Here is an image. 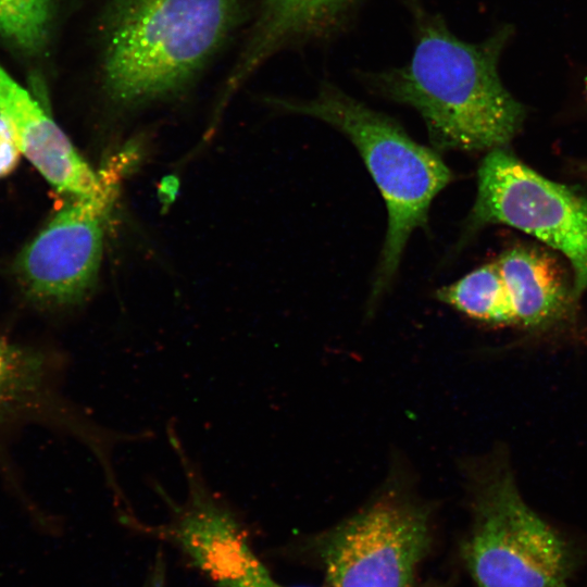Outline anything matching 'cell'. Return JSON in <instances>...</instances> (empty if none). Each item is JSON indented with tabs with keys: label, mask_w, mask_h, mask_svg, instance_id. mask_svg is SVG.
Returning <instances> with one entry per match:
<instances>
[{
	"label": "cell",
	"mask_w": 587,
	"mask_h": 587,
	"mask_svg": "<svg viewBox=\"0 0 587 587\" xmlns=\"http://www.w3.org/2000/svg\"><path fill=\"white\" fill-rule=\"evenodd\" d=\"M0 117L21 154L58 191L72 198H92L116 179L112 168L97 175L39 102L1 65Z\"/></svg>",
	"instance_id": "9c48e42d"
},
{
	"label": "cell",
	"mask_w": 587,
	"mask_h": 587,
	"mask_svg": "<svg viewBox=\"0 0 587 587\" xmlns=\"http://www.w3.org/2000/svg\"><path fill=\"white\" fill-rule=\"evenodd\" d=\"M54 369L46 353L0 336V424L28 407L40 409L89 451L103 449L110 441L111 428L60 397L54 389Z\"/></svg>",
	"instance_id": "30bf717a"
},
{
	"label": "cell",
	"mask_w": 587,
	"mask_h": 587,
	"mask_svg": "<svg viewBox=\"0 0 587 587\" xmlns=\"http://www.w3.org/2000/svg\"><path fill=\"white\" fill-rule=\"evenodd\" d=\"M238 0H113L103 80L136 104L173 93L204 65L234 25Z\"/></svg>",
	"instance_id": "7a4b0ae2"
},
{
	"label": "cell",
	"mask_w": 587,
	"mask_h": 587,
	"mask_svg": "<svg viewBox=\"0 0 587 587\" xmlns=\"http://www.w3.org/2000/svg\"><path fill=\"white\" fill-rule=\"evenodd\" d=\"M178 462L186 483L185 499L177 502L158 487L157 494L170 509V521L143 529L175 542L217 587H287L255 555L239 517L211 488L190 453H182Z\"/></svg>",
	"instance_id": "52a82bcc"
},
{
	"label": "cell",
	"mask_w": 587,
	"mask_h": 587,
	"mask_svg": "<svg viewBox=\"0 0 587 587\" xmlns=\"http://www.w3.org/2000/svg\"><path fill=\"white\" fill-rule=\"evenodd\" d=\"M436 296L440 301L473 319L495 324H517L497 261L438 289Z\"/></svg>",
	"instance_id": "4fadbf2b"
},
{
	"label": "cell",
	"mask_w": 587,
	"mask_h": 587,
	"mask_svg": "<svg viewBox=\"0 0 587 587\" xmlns=\"http://www.w3.org/2000/svg\"><path fill=\"white\" fill-rule=\"evenodd\" d=\"M586 95H587V88H586Z\"/></svg>",
	"instance_id": "2e32d148"
},
{
	"label": "cell",
	"mask_w": 587,
	"mask_h": 587,
	"mask_svg": "<svg viewBox=\"0 0 587 587\" xmlns=\"http://www.w3.org/2000/svg\"><path fill=\"white\" fill-rule=\"evenodd\" d=\"M360 3L361 0H263L232 84L241 82L280 50L335 38L350 24Z\"/></svg>",
	"instance_id": "8fae6325"
},
{
	"label": "cell",
	"mask_w": 587,
	"mask_h": 587,
	"mask_svg": "<svg viewBox=\"0 0 587 587\" xmlns=\"http://www.w3.org/2000/svg\"><path fill=\"white\" fill-rule=\"evenodd\" d=\"M517 324L536 328L550 325L566 313L574 300L564 272L549 253L514 247L497 261Z\"/></svg>",
	"instance_id": "7c38bea8"
},
{
	"label": "cell",
	"mask_w": 587,
	"mask_h": 587,
	"mask_svg": "<svg viewBox=\"0 0 587 587\" xmlns=\"http://www.w3.org/2000/svg\"><path fill=\"white\" fill-rule=\"evenodd\" d=\"M277 104L348 137L380 191L388 225L373 284L372 297L377 298L392 280L411 234L427 225L430 204L453 173L436 150L416 142L395 120L328 82L312 98Z\"/></svg>",
	"instance_id": "3957f363"
},
{
	"label": "cell",
	"mask_w": 587,
	"mask_h": 587,
	"mask_svg": "<svg viewBox=\"0 0 587 587\" xmlns=\"http://www.w3.org/2000/svg\"><path fill=\"white\" fill-rule=\"evenodd\" d=\"M461 550L475 587H566L573 567L566 541L524 502L509 472L482 489Z\"/></svg>",
	"instance_id": "277c9868"
},
{
	"label": "cell",
	"mask_w": 587,
	"mask_h": 587,
	"mask_svg": "<svg viewBox=\"0 0 587 587\" xmlns=\"http://www.w3.org/2000/svg\"><path fill=\"white\" fill-rule=\"evenodd\" d=\"M428 545L422 509L384 502L327 534L319 555L332 587H412Z\"/></svg>",
	"instance_id": "8992f818"
},
{
	"label": "cell",
	"mask_w": 587,
	"mask_h": 587,
	"mask_svg": "<svg viewBox=\"0 0 587 587\" xmlns=\"http://www.w3.org/2000/svg\"><path fill=\"white\" fill-rule=\"evenodd\" d=\"M408 7L414 29L411 59L400 66L361 71L360 79L375 93L413 108L437 151L504 148L525 118L524 105L498 74L508 29L471 43L419 0H408Z\"/></svg>",
	"instance_id": "6da1fadb"
},
{
	"label": "cell",
	"mask_w": 587,
	"mask_h": 587,
	"mask_svg": "<svg viewBox=\"0 0 587 587\" xmlns=\"http://www.w3.org/2000/svg\"><path fill=\"white\" fill-rule=\"evenodd\" d=\"M21 151L9 127L0 117V178L9 175L16 167Z\"/></svg>",
	"instance_id": "9a60e30c"
},
{
	"label": "cell",
	"mask_w": 587,
	"mask_h": 587,
	"mask_svg": "<svg viewBox=\"0 0 587 587\" xmlns=\"http://www.w3.org/2000/svg\"><path fill=\"white\" fill-rule=\"evenodd\" d=\"M116 180L92 198H73L29 241L14 270L25 294L37 304L65 309L90 295L99 271L103 218Z\"/></svg>",
	"instance_id": "ba28073f"
},
{
	"label": "cell",
	"mask_w": 587,
	"mask_h": 587,
	"mask_svg": "<svg viewBox=\"0 0 587 587\" xmlns=\"http://www.w3.org/2000/svg\"><path fill=\"white\" fill-rule=\"evenodd\" d=\"M488 224L512 226L558 250L572 265L574 300L587 289V198L539 175L504 148L490 150L477 173L467 226Z\"/></svg>",
	"instance_id": "5b68a950"
},
{
	"label": "cell",
	"mask_w": 587,
	"mask_h": 587,
	"mask_svg": "<svg viewBox=\"0 0 587 587\" xmlns=\"http://www.w3.org/2000/svg\"><path fill=\"white\" fill-rule=\"evenodd\" d=\"M52 0H0V34L26 50L45 41Z\"/></svg>",
	"instance_id": "5bb4252c"
}]
</instances>
